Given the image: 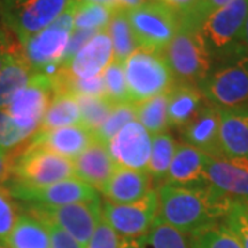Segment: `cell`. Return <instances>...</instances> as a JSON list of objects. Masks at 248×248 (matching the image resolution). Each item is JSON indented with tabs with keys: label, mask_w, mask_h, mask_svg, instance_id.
<instances>
[{
	"label": "cell",
	"mask_w": 248,
	"mask_h": 248,
	"mask_svg": "<svg viewBox=\"0 0 248 248\" xmlns=\"http://www.w3.org/2000/svg\"><path fill=\"white\" fill-rule=\"evenodd\" d=\"M160 219L187 236L218 226L234 203L213 186L185 187L163 184L157 190Z\"/></svg>",
	"instance_id": "cell-1"
},
{
	"label": "cell",
	"mask_w": 248,
	"mask_h": 248,
	"mask_svg": "<svg viewBox=\"0 0 248 248\" xmlns=\"http://www.w3.org/2000/svg\"><path fill=\"white\" fill-rule=\"evenodd\" d=\"M199 89L207 102L219 109L248 104V54L244 48L213 61Z\"/></svg>",
	"instance_id": "cell-2"
},
{
	"label": "cell",
	"mask_w": 248,
	"mask_h": 248,
	"mask_svg": "<svg viewBox=\"0 0 248 248\" xmlns=\"http://www.w3.org/2000/svg\"><path fill=\"white\" fill-rule=\"evenodd\" d=\"M163 54L175 84H193L199 87L213 66V58L199 28L181 19L177 33Z\"/></svg>",
	"instance_id": "cell-3"
},
{
	"label": "cell",
	"mask_w": 248,
	"mask_h": 248,
	"mask_svg": "<svg viewBox=\"0 0 248 248\" xmlns=\"http://www.w3.org/2000/svg\"><path fill=\"white\" fill-rule=\"evenodd\" d=\"M130 104L169 94L175 84L164 54L138 47L123 62Z\"/></svg>",
	"instance_id": "cell-4"
},
{
	"label": "cell",
	"mask_w": 248,
	"mask_h": 248,
	"mask_svg": "<svg viewBox=\"0 0 248 248\" xmlns=\"http://www.w3.org/2000/svg\"><path fill=\"white\" fill-rule=\"evenodd\" d=\"M75 3V0H0V16L4 27L24 43L50 27Z\"/></svg>",
	"instance_id": "cell-5"
},
{
	"label": "cell",
	"mask_w": 248,
	"mask_h": 248,
	"mask_svg": "<svg viewBox=\"0 0 248 248\" xmlns=\"http://www.w3.org/2000/svg\"><path fill=\"white\" fill-rule=\"evenodd\" d=\"M247 16L248 0H233L202 22L199 31L213 61L243 48L241 35Z\"/></svg>",
	"instance_id": "cell-6"
},
{
	"label": "cell",
	"mask_w": 248,
	"mask_h": 248,
	"mask_svg": "<svg viewBox=\"0 0 248 248\" xmlns=\"http://www.w3.org/2000/svg\"><path fill=\"white\" fill-rule=\"evenodd\" d=\"M76 6L78 3L71 6L50 27L21 43L24 55L33 72L50 75L62 63L69 36L75 29L73 21Z\"/></svg>",
	"instance_id": "cell-7"
},
{
	"label": "cell",
	"mask_w": 248,
	"mask_h": 248,
	"mask_svg": "<svg viewBox=\"0 0 248 248\" xmlns=\"http://www.w3.org/2000/svg\"><path fill=\"white\" fill-rule=\"evenodd\" d=\"M14 186L36 189L75 178L73 161L29 143L14 161Z\"/></svg>",
	"instance_id": "cell-8"
},
{
	"label": "cell",
	"mask_w": 248,
	"mask_h": 248,
	"mask_svg": "<svg viewBox=\"0 0 248 248\" xmlns=\"http://www.w3.org/2000/svg\"><path fill=\"white\" fill-rule=\"evenodd\" d=\"M137 45L164 53L179 27V16L161 1H146L127 11Z\"/></svg>",
	"instance_id": "cell-9"
},
{
	"label": "cell",
	"mask_w": 248,
	"mask_h": 248,
	"mask_svg": "<svg viewBox=\"0 0 248 248\" xmlns=\"http://www.w3.org/2000/svg\"><path fill=\"white\" fill-rule=\"evenodd\" d=\"M27 211L42 223H53L61 228L84 248L102 218V203L95 199L60 207L29 205Z\"/></svg>",
	"instance_id": "cell-10"
},
{
	"label": "cell",
	"mask_w": 248,
	"mask_h": 248,
	"mask_svg": "<svg viewBox=\"0 0 248 248\" xmlns=\"http://www.w3.org/2000/svg\"><path fill=\"white\" fill-rule=\"evenodd\" d=\"M159 213V195L152 189L138 202L115 204L105 200L102 203V217L113 231L127 239L143 236L151 229Z\"/></svg>",
	"instance_id": "cell-11"
},
{
	"label": "cell",
	"mask_w": 248,
	"mask_h": 248,
	"mask_svg": "<svg viewBox=\"0 0 248 248\" xmlns=\"http://www.w3.org/2000/svg\"><path fill=\"white\" fill-rule=\"evenodd\" d=\"M53 98V79L43 72H33L28 84L4 109L16 123L31 135L37 131Z\"/></svg>",
	"instance_id": "cell-12"
},
{
	"label": "cell",
	"mask_w": 248,
	"mask_h": 248,
	"mask_svg": "<svg viewBox=\"0 0 248 248\" xmlns=\"http://www.w3.org/2000/svg\"><path fill=\"white\" fill-rule=\"evenodd\" d=\"M152 135L141 123H127L108 143L117 167L146 171L152 152Z\"/></svg>",
	"instance_id": "cell-13"
},
{
	"label": "cell",
	"mask_w": 248,
	"mask_h": 248,
	"mask_svg": "<svg viewBox=\"0 0 248 248\" xmlns=\"http://www.w3.org/2000/svg\"><path fill=\"white\" fill-rule=\"evenodd\" d=\"M13 197L27 202L31 205H46V207H60L66 204L81 203L99 199L97 189L81 182L76 178L55 182L45 187L28 189L21 186H11L9 189Z\"/></svg>",
	"instance_id": "cell-14"
},
{
	"label": "cell",
	"mask_w": 248,
	"mask_h": 248,
	"mask_svg": "<svg viewBox=\"0 0 248 248\" xmlns=\"http://www.w3.org/2000/svg\"><path fill=\"white\" fill-rule=\"evenodd\" d=\"M207 182L233 202L248 200V159L217 156L207 160Z\"/></svg>",
	"instance_id": "cell-15"
},
{
	"label": "cell",
	"mask_w": 248,
	"mask_h": 248,
	"mask_svg": "<svg viewBox=\"0 0 248 248\" xmlns=\"http://www.w3.org/2000/svg\"><path fill=\"white\" fill-rule=\"evenodd\" d=\"M113 60L112 40L107 29L98 31L69 61L60 65L72 78L89 79L101 75Z\"/></svg>",
	"instance_id": "cell-16"
},
{
	"label": "cell",
	"mask_w": 248,
	"mask_h": 248,
	"mask_svg": "<svg viewBox=\"0 0 248 248\" xmlns=\"http://www.w3.org/2000/svg\"><path fill=\"white\" fill-rule=\"evenodd\" d=\"M221 112L219 108L205 102L197 115L182 128L185 143L202 151L210 157L222 156L219 145Z\"/></svg>",
	"instance_id": "cell-17"
},
{
	"label": "cell",
	"mask_w": 248,
	"mask_h": 248,
	"mask_svg": "<svg viewBox=\"0 0 248 248\" xmlns=\"http://www.w3.org/2000/svg\"><path fill=\"white\" fill-rule=\"evenodd\" d=\"M94 141V133L78 124L47 131H36L31 143L73 161Z\"/></svg>",
	"instance_id": "cell-18"
},
{
	"label": "cell",
	"mask_w": 248,
	"mask_h": 248,
	"mask_svg": "<svg viewBox=\"0 0 248 248\" xmlns=\"http://www.w3.org/2000/svg\"><path fill=\"white\" fill-rule=\"evenodd\" d=\"M207 160L208 156L187 143L178 145L175 156L164 178V184L185 187L207 186Z\"/></svg>",
	"instance_id": "cell-19"
},
{
	"label": "cell",
	"mask_w": 248,
	"mask_h": 248,
	"mask_svg": "<svg viewBox=\"0 0 248 248\" xmlns=\"http://www.w3.org/2000/svg\"><path fill=\"white\" fill-rule=\"evenodd\" d=\"M117 169L108 145L94 141L80 156L73 160L75 178L101 190Z\"/></svg>",
	"instance_id": "cell-20"
},
{
	"label": "cell",
	"mask_w": 248,
	"mask_h": 248,
	"mask_svg": "<svg viewBox=\"0 0 248 248\" xmlns=\"http://www.w3.org/2000/svg\"><path fill=\"white\" fill-rule=\"evenodd\" d=\"M219 112L221 153L228 157L248 159V104L219 109Z\"/></svg>",
	"instance_id": "cell-21"
},
{
	"label": "cell",
	"mask_w": 248,
	"mask_h": 248,
	"mask_svg": "<svg viewBox=\"0 0 248 248\" xmlns=\"http://www.w3.org/2000/svg\"><path fill=\"white\" fill-rule=\"evenodd\" d=\"M151 181L152 178L148 171L117 167L101 192L110 203H134L152 190Z\"/></svg>",
	"instance_id": "cell-22"
},
{
	"label": "cell",
	"mask_w": 248,
	"mask_h": 248,
	"mask_svg": "<svg viewBox=\"0 0 248 248\" xmlns=\"http://www.w3.org/2000/svg\"><path fill=\"white\" fill-rule=\"evenodd\" d=\"M207 101L197 86L174 84L167 94V122L169 127L184 128Z\"/></svg>",
	"instance_id": "cell-23"
},
{
	"label": "cell",
	"mask_w": 248,
	"mask_h": 248,
	"mask_svg": "<svg viewBox=\"0 0 248 248\" xmlns=\"http://www.w3.org/2000/svg\"><path fill=\"white\" fill-rule=\"evenodd\" d=\"M122 248H193V239L157 217L143 236L135 239L122 237Z\"/></svg>",
	"instance_id": "cell-24"
},
{
	"label": "cell",
	"mask_w": 248,
	"mask_h": 248,
	"mask_svg": "<svg viewBox=\"0 0 248 248\" xmlns=\"http://www.w3.org/2000/svg\"><path fill=\"white\" fill-rule=\"evenodd\" d=\"M32 73L33 71L24 55V50L10 57L0 71V110L7 109L16 95L27 86Z\"/></svg>",
	"instance_id": "cell-25"
},
{
	"label": "cell",
	"mask_w": 248,
	"mask_h": 248,
	"mask_svg": "<svg viewBox=\"0 0 248 248\" xmlns=\"http://www.w3.org/2000/svg\"><path fill=\"white\" fill-rule=\"evenodd\" d=\"M9 248H51L50 233L36 218L22 214L4 241Z\"/></svg>",
	"instance_id": "cell-26"
},
{
	"label": "cell",
	"mask_w": 248,
	"mask_h": 248,
	"mask_svg": "<svg viewBox=\"0 0 248 248\" xmlns=\"http://www.w3.org/2000/svg\"><path fill=\"white\" fill-rule=\"evenodd\" d=\"M78 124H80V109L76 97L69 94H54L37 131Z\"/></svg>",
	"instance_id": "cell-27"
},
{
	"label": "cell",
	"mask_w": 248,
	"mask_h": 248,
	"mask_svg": "<svg viewBox=\"0 0 248 248\" xmlns=\"http://www.w3.org/2000/svg\"><path fill=\"white\" fill-rule=\"evenodd\" d=\"M107 32L112 40L113 60L123 63L138 48L130 21L127 17V11L119 9L113 11L110 22L107 27Z\"/></svg>",
	"instance_id": "cell-28"
},
{
	"label": "cell",
	"mask_w": 248,
	"mask_h": 248,
	"mask_svg": "<svg viewBox=\"0 0 248 248\" xmlns=\"http://www.w3.org/2000/svg\"><path fill=\"white\" fill-rule=\"evenodd\" d=\"M177 149L178 143L171 134L160 133L153 135L151 159L146 169L152 179L164 181Z\"/></svg>",
	"instance_id": "cell-29"
},
{
	"label": "cell",
	"mask_w": 248,
	"mask_h": 248,
	"mask_svg": "<svg viewBox=\"0 0 248 248\" xmlns=\"http://www.w3.org/2000/svg\"><path fill=\"white\" fill-rule=\"evenodd\" d=\"M135 119L152 135L166 133L167 122V94L157 95L134 105Z\"/></svg>",
	"instance_id": "cell-30"
},
{
	"label": "cell",
	"mask_w": 248,
	"mask_h": 248,
	"mask_svg": "<svg viewBox=\"0 0 248 248\" xmlns=\"http://www.w3.org/2000/svg\"><path fill=\"white\" fill-rule=\"evenodd\" d=\"M80 109V125L91 130L93 133L104 124L115 108L109 98L102 97H76Z\"/></svg>",
	"instance_id": "cell-31"
},
{
	"label": "cell",
	"mask_w": 248,
	"mask_h": 248,
	"mask_svg": "<svg viewBox=\"0 0 248 248\" xmlns=\"http://www.w3.org/2000/svg\"><path fill=\"white\" fill-rule=\"evenodd\" d=\"M116 9L98 3H81L75 10V29L104 31L110 22Z\"/></svg>",
	"instance_id": "cell-32"
},
{
	"label": "cell",
	"mask_w": 248,
	"mask_h": 248,
	"mask_svg": "<svg viewBox=\"0 0 248 248\" xmlns=\"http://www.w3.org/2000/svg\"><path fill=\"white\" fill-rule=\"evenodd\" d=\"M135 119V112H134L133 104H117L112 109L110 115L104 122V124L94 131V138L95 141L102 142L108 145L110 140L119 133L124 125Z\"/></svg>",
	"instance_id": "cell-33"
},
{
	"label": "cell",
	"mask_w": 248,
	"mask_h": 248,
	"mask_svg": "<svg viewBox=\"0 0 248 248\" xmlns=\"http://www.w3.org/2000/svg\"><path fill=\"white\" fill-rule=\"evenodd\" d=\"M102 79L105 84V97L113 104H130L128 90L124 76V68L122 62L112 60L110 63L102 72Z\"/></svg>",
	"instance_id": "cell-34"
},
{
	"label": "cell",
	"mask_w": 248,
	"mask_h": 248,
	"mask_svg": "<svg viewBox=\"0 0 248 248\" xmlns=\"http://www.w3.org/2000/svg\"><path fill=\"white\" fill-rule=\"evenodd\" d=\"M193 248H243L223 223L202 232L192 237Z\"/></svg>",
	"instance_id": "cell-35"
},
{
	"label": "cell",
	"mask_w": 248,
	"mask_h": 248,
	"mask_svg": "<svg viewBox=\"0 0 248 248\" xmlns=\"http://www.w3.org/2000/svg\"><path fill=\"white\" fill-rule=\"evenodd\" d=\"M223 225L239 240L241 247L248 248V210L244 204L240 202L232 204Z\"/></svg>",
	"instance_id": "cell-36"
},
{
	"label": "cell",
	"mask_w": 248,
	"mask_h": 248,
	"mask_svg": "<svg viewBox=\"0 0 248 248\" xmlns=\"http://www.w3.org/2000/svg\"><path fill=\"white\" fill-rule=\"evenodd\" d=\"M29 137L31 134L22 130L6 110H0V149L7 151L16 148Z\"/></svg>",
	"instance_id": "cell-37"
},
{
	"label": "cell",
	"mask_w": 248,
	"mask_h": 248,
	"mask_svg": "<svg viewBox=\"0 0 248 248\" xmlns=\"http://www.w3.org/2000/svg\"><path fill=\"white\" fill-rule=\"evenodd\" d=\"M18 219L17 205L7 187L0 186V241H6Z\"/></svg>",
	"instance_id": "cell-38"
},
{
	"label": "cell",
	"mask_w": 248,
	"mask_h": 248,
	"mask_svg": "<svg viewBox=\"0 0 248 248\" xmlns=\"http://www.w3.org/2000/svg\"><path fill=\"white\" fill-rule=\"evenodd\" d=\"M84 248H122V236H119L102 217Z\"/></svg>",
	"instance_id": "cell-39"
},
{
	"label": "cell",
	"mask_w": 248,
	"mask_h": 248,
	"mask_svg": "<svg viewBox=\"0 0 248 248\" xmlns=\"http://www.w3.org/2000/svg\"><path fill=\"white\" fill-rule=\"evenodd\" d=\"M231 1H233V0H199L195 7L192 9V11L187 16L179 18V19L185 24L192 25V27L199 28L211 13L226 6V4H229Z\"/></svg>",
	"instance_id": "cell-40"
},
{
	"label": "cell",
	"mask_w": 248,
	"mask_h": 248,
	"mask_svg": "<svg viewBox=\"0 0 248 248\" xmlns=\"http://www.w3.org/2000/svg\"><path fill=\"white\" fill-rule=\"evenodd\" d=\"M17 39V36L7 28L0 27V71L13 54L22 50V45Z\"/></svg>",
	"instance_id": "cell-41"
},
{
	"label": "cell",
	"mask_w": 248,
	"mask_h": 248,
	"mask_svg": "<svg viewBox=\"0 0 248 248\" xmlns=\"http://www.w3.org/2000/svg\"><path fill=\"white\" fill-rule=\"evenodd\" d=\"M97 33V31H83V29H73V32L69 36V42L66 46V50L63 54V60L62 63L66 61H69L72 57H75L76 53L79 51L83 46L89 42L93 36ZM61 63V65H62Z\"/></svg>",
	"instance_id": "cell-42"
},
{
	"label": "cell",
	"mask_w": 248,
	"mask_h": 248,
	"mask_svg": "<svg viewBox=\"0 0 248 248\" xmlns=\"http://www.w3.org/2000/svg\"><path fill=\"white\" fill-rule=\"evenodd\" d=\"M50 233L51 248H83L76 240L53 223H43Z\"/></svg>",
	"instance_id": "cell-43"
},
{
	"label": "cell",
	"mask_w": 248,
	"mask_h": 248,
	"mask_svg": "<svg viewBox=\"0 0 248 248\" xmlns=\"http://www.w3.org/2000/svg\"><path fill=\"white\" fill-rule=\"evenodd\" d=\"M197 1L199 0H163L161 3L169 6L174 13H177L179 18H182L192 11Z\"/></svg>",
	"instance_id": "cell-44"
},
{
	"label": "cell",
	"mask_w": 248,
	"mask_h": 248,
	"mask_svg": "<svg viewBox=\"0 0 248 248\" xmlns=\"http://www.w3.org/2000/svg\"><path fill=\"white\" fill-rule=\"evenodd\" d=\"M14 161H16V157L10 156L7 151L0 149V184L11 178Z\"/></svg>",
	"instance_id": "cell-45"
},
{
	"label": "cell",
	"mask_w": 248,
	"mask_h": 248,
	"mask_svg": "<svg viewBox=\"0 0 248 248\" xmlns=\"http://www.w3.org/2000/svg\"><path fill=\"white\" fill-rule=\"evenodd\" d=\"M143 3L146 1L145 0H115V7L119 10H124V11H130L142 6Z\"/></svg>",
	"instance_id": "cell-46"
},
{
	"label": "cell",
	"mask_w": 248,
	"mask_h": 248,
	"mask_svg": "<svg viewBox=\"0 0 248 248\" xmlns=\"http://www.w3.org/2000/svg\"><path fill=\"white\" fill-rule=\"evenodd\" d=\"M241 46L244 48V51L248 54V16L244 22V28H243V35H241Z\"/></svg>",
	"instance_id": "cell-47"
},
{
	"label": "cell",
	"mask_w": 248,
	"mask_h": 248,
	"mask_svg": "<svg viewBox=\"0 0 248 248\" xmlns=\"http://www.w3.org/2000/svg\"><path fill=\"white\" fill-rule=\"evenodd\" d=\"M78 4L81 3H98V4H105V6H110V7H115V0H75Z\"/></svg>",
	"instance_id": "cell-48"
},
{
	"label": "cell",
	"mask_w": 248,
	"mask_h": 248,
	"mask_svg": "<svg viewBox=\"0 0 248 248\" xmlns=\"http://www.w3.org/2000/svg\"><path fill=\"white\" fill-rule=\"evenodd\" d=\"M0 248H9V246L4 241H0Z\"/></svg>",
	"instance_id": "cell-49"
},
{
	"label": "cell",
	"mask_w": 248,
	"mask_h": 248,
	"mask_svg": "<svg viewBox=\"0 0 248 248\" xmlns=\"http://www.w3.org/2000/svg\"><path fill=\"white\" fill-rule=\"evenodd\" d=\"M240 203H241V202H240ZM243 204H244V205L247 207V210H248V200H246V202H243Z\"/></svg>",
	"instance_id": "cell-50"
},
{
	"label": "cell",
	"mask_w": 248,
	"mask_h": 248,
	"mask_svg": "<svg viewBox=\"0 0 248 248\" xmlns=\"http://www.w3.org/2000/svg\"><path fill=\"white\" fill-rule=\"evenodd\" d=\"M145 1H163V0H145Z\"/></svg>",
	"instance_id": "cell-51"
}]
</instances>
